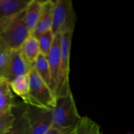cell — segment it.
Listing matches in <instances>:
<instances>
[{"label": "cell", "mask_w": 134, "mask_h": 134, "mask_svg": "<svg viewBox=\"0 0 134 134\" xmlns=\"http://www.w3.org/2000/svg\"><path fill=\"white\" fill-rule=\"evenodd\" d=\"M10 90L22 98L26 105L28 103L30 79L29 74L16 77L9 83Z\"/></svg>", "instance_id": "cell-14"}, {"label": "cell", "mask_w": 134, "mask_h": 134, "mask_svg": "<svg viewBox=\"0 0 134 134\" xmlns=\"http://www.w3.org/2000/svg\"><path fill=\"white\" fill-rule=\"evenodd\" d=\"M19 49L29 68L31 69L40 54L39 43L37 38L31 34L22 43Z\"/></svg>", "instance_id": "cell-10"}, {"label": "cell", "mask_w": 134, "mask_h": 134, "mask_svg": "<svg viewBox=\"0 0 134 134\" xmlns=\"http://www.w3.org/2000/svg\"><path fill=\"white\" fill-rule=\"evenodd\" d=\"M30 70L31 69L25 61L20 49L10 51L5 77V81L9 83L16 77L29 74Z\"/></svg>", "instance_id": "cell-7"}, {"label": "cell", "mask_w": 134, "mask_h": 134, "mask_svg": "<svg viewBox=\"0 0 134 134\" xmlns=\"http://www.w3.org/2000/svg\"><path fill=\"white\" fill-rule=\"evenodd\" d=\"M73 33L61 34V55L57 81L55 86L54 95L58 97L68 95L71 92L69 85L70 54Z\"/></svg>", "instance_id": "cell-3"}, {"label": "cell", "mask_w": 134, "mask_h": 134, "mask_svg": "<svg viewBox=\"0 0 134 134\" xmlns=\"http://www.w3.org/2000/svg\"><path fill=\"white\" fill-rule=\"evenodd\" d=\"M30 90L27 105L53 110L56 105V96L53 91L37 75L34 69L29 73Z\"/></svg>", "instance_id": "cell-4"}, {"label": "cell", "mask_w": 134, "mask_h": 134, "mask_svg": "<svg viewBox=\"0 0 134 134\" xmlns=\"http://www.w3.org/2000/svg\"><path fill=\"white\" fill-rule=\"evenodd\" d=\"M10 92H11V90H10L9 83L7 81H3L0 85V98Z\"/></svg>", "instance_id": "cell-21"}, {"label": "cell", "mask_w": 134, "mask_h": 134, "mask_svg": "<svg viewBox=\"0 0 134 134\" xmlns=\"http://www.w3.org/2000/svg\"><path fill=\"white\" fill-rule=\"evenodd\" d=\"M60 55H61V34H58L54 35L52 48L47 56H46L51 70L52 81H53L54 91L58 75Z\"/></svg>", "instance_id": "cell-9"}, {"label": "cell", "mask_w": 134, "mask_h": 134, "mask_svg": "<svg viewBox=\"0 0 134 134\" xmlns=\"http://www.w3.org/2000/svg\"><path fill=\"white\" fill-rule=\"evenodd\" d=\"M25 22V10L14 17L0 20V47L7 51L19 49L30 35Z\"/></svg>", "instance_id": "cell-2"}, {"label": "cell", "mask_w": 134, "mask_h": 134, "mask_svg": "<svg viewBox=\"0 0 134 134\" xmlns=\"http://www.w3.org/2000/svg\"><path fill=\"white\" fill-rule=\"evenodd\" d=\"M30 0H0V20L10 18L26 9Z\"/></svg>", "instance_id": "cell-11"}, {"label": "cell", "mask_w": 134, "mask_h": 134, "mask_svg": "<svg viewBox=\"0 0 134 134\" xmlns=\"http://www.w3.org/2000/svg\"><path fill=\"white\" fill-rule=\"evenodd\" d=\"M54 1H43L40 16L35 30L31 35L35 37L42 33L51 30L52 24V16Z\"/></svg>", "instance_id": "cell-8"}, {"label": "cell", "mask_w": 134, "mask_h": 134, "mask_svg": "<svg viewBox=\"0 0 134 134\" xmlns=\"http://www.w3.org/2000/svg\"><path fill=\"white\" fill-rule=\"evenodd\" d=\"M26 110L31 126V134H45L52 126L53 110L26 105Z\"/></svg>", "instance_id": "cell-6"}, {"label": "cell", "mask_w": 134, "mask_h": 134, "mask_svg": "<svg viewBox=\"0 0 134 134\" xmlns=\"http://www.w3.org/2000/svg\"><path fill=\"white\" fill-rule=\"evenodd\" d=\"M74 134H102L100 127L87 116L81 117Z\"/></svg>", "instance_id": "cell-16"}, {"label": "cell", "mask_w": 134, "mask_h": 134, "mask_svg": "<svg viewBox=\"0 0 134 134\" xmlns=\"http://www.w3.org/2000/svg\"><path fill=\"white\" fill-rule=\"evenodd\" d=\"M33 69L35 70L37 75L40 77L41 79L47 86H49L54 92L53 81L46 56L40 54L35 61Z\"/></svg>", "instance_id": "cell-13"}, {"label": "cell", "mask_w": 134, "mask_h": 134, "mask_svg": "<svg viewBox=\"0 0 134 134\" xmlns=\"http://www.w3.org/2000/svg\"><path fill=\"white\" fill-rule=\"evenodd\" d=\"M43 1L30 0L25 9V22L29 34L31 35L35 30L40 16Z\"/></svg>", "instance_id": "cell-12"}, {"label": "cell", "mask_w": 134, "mask_h": 134, "mask_svg": "<svg viewBox=\"0 0 134 134\" xmlns=\"http://www.w3.org/2000/svg\"><path fill=\"white\" fill-rule=\"evenodd\" d=\"M39 43L40 54L47 56L52 47L54 35L52 30H50L42 33L37 37Z\"/></svg>", "instance_id": "cell-17"}, {"label": "cell", "mask_w": 134, "mask_h": 134, "mask_svg": "<svg viewBox=\"0 0 134 134\" xmlns=\"http://www.w3.org/2000/svg\"><path fill=\"white\" fill-rule=\"evenodd\" d=\"M5 134H31V126L26 108L15 116L11 128Z\"/></svg>", "instance_id": "cell-15"}, {"label": "cell", "mask_w": 134, "mask_h": 134, "mask_svg": "<svg viewBox=\"0 0 134 134\" xmlns=\"http://www.w3.org/2000/svg\"><path fill=\"white\" fill-rule=\"evenodd\" d=\"M77 17L71 0L54 1L52 30L54 35L64 33H73Z\"/></svg>", "instance_id": "cell-5"}, {"label": "cell", "mask_w": 134, "mask_h": 134, "mask_svg": "<svg viewBox=\"0 0 134 134\" xmlns=\"http://www.w3.org/2000/svg\"><path fill=\"white\" fill-rule=\"evenodd\" d=\"M9 53L10 51H7L0 47V80L3 81H5L9 58Z\"/></svg>", "instance_id": "cell-20"}, {"label": "cell", "mask_w": 134, "mask_h": 134, "mask_svg": "<svg viewBox=\"0 0 134 134\" xmlns=\"http://www.w3.org/2000/svg\"><path fill=\"white\" fill-rule=\"evenodd\" d=\"M56 99L52 127L62 134H74L82 116L79 113L72 92Z\"/></svg>", "instance_id": "cell-1"}, {"label": "cell", "mask_w": 134, "mask_h": 134, "mask_svg": "<svg viewBox=\"0 0 134 134\" xmlns=\"http://www.w3.org/2000/svg\"><path fill=\"white\" fill-rule=\"evenodd\" d=\"M3 80H0V85H1V83L3 82Z\"/></svg>", "instance_id": "cell-23"}, {"label": "cell", "mask_w": 134, "mask_h": 134, "mask_svg": "<svg viewBox=\"0 0 134 134\" xmlns=\"http://www.w3.org/2000/svg\"><path fill=\"white\" fill-rule=\"evenodd\" d=\"M14 119L15 115L13 111L0 114V134H5L9 131L14 122Z\"/></svg>", "instance_id": "cell-18"}, {"label": "cell", "mask_w": 134, "mask_h": 134, "mask_svg": "<svg viewBox=\"0 0 134 134\" xmlns=\"http://www.w3.org/2000/svg\"><path fill=\"white\" fill-rule=\"evenodd\" d=\"M14 98L11 92L0 98V114L6 113L13 111L15 107Z\"/></svg>", "instance_id": "cell-19"}, {"label": "cell", "mask_w": 134, "mask_h": 134, "mask_svg": "<svg viewBox=\"0 0 134 134\" xmlns=\"http://www.w3.org/2000/svg\"><path fill=\"white\" fill-rule=\"evenodd\" d=\"M45 134H62L61 132L59 130H58L57 129L54 128H51L47 132H46Z\"/></svg>", "instance_id": "cell-22"}]
</instances>
